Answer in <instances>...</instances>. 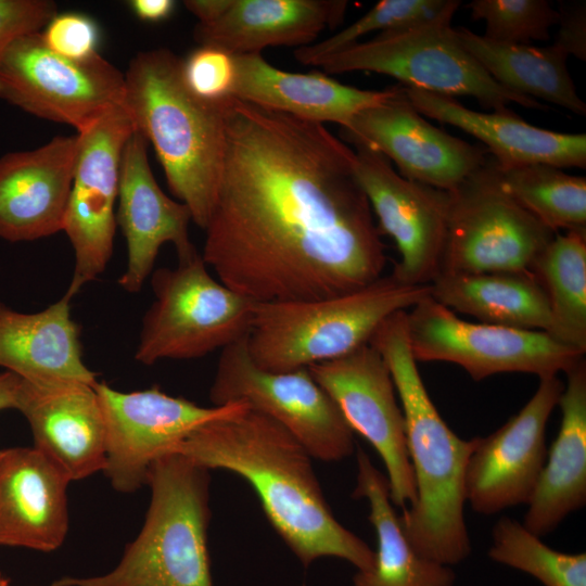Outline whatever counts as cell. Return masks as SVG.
I'll return each instance as SVG.
<instances>
[{
    "mask_svg": "<svg viewBox=\"0 0 586 586\" xmlns=\"http://www.w3.org/2000/svg\"><path fill=\"white\" fill-rule=\"evenodd\" d=\"M204 231L205 264L255 303L351 293L386 264L354 149L323 124L233 97Z\"/></svg>",
    "mask_w": 586,
    "mask_h": 586,
    "instance_id": "1",
    "label": "cell"
},
{
    "mask_svg": "<svg viewBox=\"0 0 586 586\" xmlns=\"http://www.w3.org/2000/svg\"><path fill=\"white\" fill-rule=\"evenodd\" d=\"M173 453L211 470L233 472L255 491L267 520L305 568L323 557L357 571L374 550L333 515L313 469V457L282 425L245 408L195 429Z\"/></svg>",
    "mask_w": 586,
    "mask_h": 586,
    "instance_id": "2",
    "label": "cell"
},
{
    "mask_svg": "<svg viewBox=\"0 0 586 586\" xmlns=\"http://www.w3.org/2000/svg\"><path fill=\"white\" fill-rule=\"evenodd\" d=\"M406 317L407 310L390 316L369 342L391 372L405 420L416 499L400 522L420 555L450 566L471 553L464 474L476 437H459L437 411L412 356Z\"/></svg>",
    "mask_w": 586,
    "mask_h": 586,
    "instance_id": "3",
    "label": "cell"
},
{
    "mask_svg": "<svg viewBox=\"0 0 586 586\" xmlns=\"http://www.w3.org/2000/svg\"><path fill=\"white\" fill-rule=\"evenodd\" d=\"M122 105L152 143L166 181L192 221L205 229L214 208L231 99L196 98L182 77V59L166 48L138 53L124 74Z\"/></svg>",
    "mask_w": 586,
    "mask_h": 586,
    "instance_id": "4",
    "label": "cell"
},
{
    "mask_svg": "<svg viewBox=\"0 0 586 586\" xmlns=\"http://www.w3.org/2000/svg\"><path fill=\"white\" fill-rule=\"evenodd\" d=\"M209 470L178 453L158 458L144 523L109 572L51 586H214L207 548Z\"/></svg>",
    "mask_w": 586,
    "mask_h": 586,
    "instance_id": "5",
    "label": "cell"
},
{
    "mask_svg": "<svg viewBox=\"0 0 586 586\" xmlns=\"http://www.w3.org/2000/svg\"><path fill=\"white\" fill-rule=\"evenodd\" d=\"M430 296V284H408L387 275L329 298L256 303L247 351L258 368L270 372L333 360L369 344L390 316Z\"/></svg>",
    "mask_w": 586,
    "mask_h": 586,
    "instance_id": "6",
    "label": "cell"
},
{
    "mask_svg": "<svg viewBox=\"0 0 586 586\" xmlns=\"http://www.w3.org/2000/svg\"><path fill=\"white\" fill-rule=\"evenodd\" d=\"M461 2L429 21L378 34L318 62L327 74L356 71L387 75L402 86L448 97H472L494 112L508 111L510 103L544 110L537 100L512 92L493 79L460 42L453 17Z\"/></svg>",
    "mask_w": 586,
    "mask_h": 586,
    "instance_id": "7",
    "label": "cell"
},
{
    "mask_svg": "<svg viewBox=\"0 0 586 586\" xmlns=\"http://www.w3.org/2000/svg\"><path fill=\"white\" fill-rule=\"evenodd\" d=\"M154 302L142 319L135 359H194L245 337L255 302L213 278L199 251L151 273Z\"/></svg>",
    "mask_w": 586,
    "mask_h": 586,
    "instance_id": "8",
    "label": "cell"
},
{
    "mask_svg": "<svg viewBox=\"0 0 586 586\" xmlns=\"http://www.w3.org/2000/svg\"><path fill=\"white\" fill-rule=\"evenodd\" d=\"M448 194L440 273L531 272L556 235L504 189L491 155Z\"/></svg>",
    "mask_w": 586,
    "mask_h": 586,
    "instance_id": "9",
    "label": "cell"
},
{
    "mask_svg": "<svg viewBox=\"0 0 586 586\" xmlns=\"http://www.w3.org/2000/svg\"><path fill=\"white\" fill-rule=\"evenodd\" d=\"M247 336V335H246ZM246 336L221 349L209 390L213 406L241 402L271 418L322 461L354 453V432L307 368L270 372L252 360Z\"/></svg>",
    "mask_w": 586,
    "mask_h": 586,
    "instance_id": "10",
    "label": "cell"
},
{
    "mask_svg": "<svg viewBox=\"0 0 586 586\" xmlns=\"http://www.w3.org/2000/svg\"><path fill=\"white\" fill-rule=\"evenodd\" d=\"M406 327L416 361L455 364L474 381L508 372L557 375L585 358L544 331L462 320L431 296L407 310Z\"/></svg>",
    "mask_w": 586,
    "mask_h": 586,
    "instance_id": "11",
    "label": "cell"
},
{
    "mask_svg": "<svg viewBox=\"0 0 586 586\" xmlns=\"http://www.w3.org/2000/svg\"><path fill=\"white\" fill-rule=\"evenodd\" d=\"M125 76L100 54L72 61L53 53L41 31L0 50V99L39 118L86 129L120 105Z\"/></svg>",
    "mask_w": 586,
    "mask_h": 586,
    "instance_id": "12",
    "label": "cell"
},
{
    "mask_svg": "<svg viewBox=\"0 0 586 586\" xmlns=\"http://www.w3.org/2000/svg\"><path fill=\"white\" fill-rule=\"evenodd\" d=\"M94 390L105 424L103 473L123 494L146 485L152 464L195 429L249 408L241 402L203 407L157 386L125 393L98 381Z\"/></svg>",
    "mask_w": 586,
    "mask_h": 586,
    "instance_id": "13",
    "label": "cell"
},
{
    "mask_svg": "<svg viewBox=\"0 0 586 586\" xmlns=\"http://www.w3.org/2000/svg\"><path fill=\"white\" fill-rule=\"evenodd\" d=\"M133 130L120 104L76 135V160L63 227L75 256L64 294L71 300L104 271L112 257L120 160Z\"/></svg>",
    "mask_w": 586,
    "mask_h": 586,
    "instance_id": "14",
    "label": "cell"
},
{
    "mask_svg": "<svg viewBox=\"0 0 586 586\" xmlns=\"http://www.w3.org/2000/svg\"><path fill=\"white\" fill-rule=\"evenodd\" d=\"M307 369L334 400L352 431L366 438L383 460L393 505H411L416 484L404 415L391 372L379 352L366 344Z\"/></svg>",
    "mask_w": 586,
    "mask_h": 586,
    "instance_id": "15",
    "label": "cell"
},
{
    "mask_svg": "<svg viewBox=\"0 0 586 586\" xmlns=\"http://www.w3.org/2000/svg\"><path fill=\"white\" fill-rule=\"evenodd\" d=\"M356 176L380 234L400 255L391 275L408 284H431L440 275L446 242L449 194L402 177L380 152L354 144Z\"/></svg>",
    "mask_w": 586,
    "mask_h": 586,
    "instance_id": "16",
    "label": "cell"
},
{
    "mask_svg": "<svg viewBox=\"0 0 586 586\" xmlns=\"http://www.w3.org/2000/svg\"><path fill=\"white\" fill-rule=\"evenodd\" d=\"M558 375L539 379L523 408L485 437H477L464 474L466 502L491 515L527 505L547 458L546 428L563 391Z\"/></svg>",
    "mask_w": 586,
    "mask_h": 586,
    "instance_id": "17",
    "label": "cell"
},
{
    "mask_svg": "<svg viewBox=\"0 0 586 586\" xmlns=\"http://www.w3.org/2000/svg\"><path fill=\"white\" fill-rule=\"evenodd\" d=\"M347 144H365L393 162L399 175L451 191L481 167L489 153L429 123L411 104L403 86L385 101L359 112L341 128Z\"/></svg>",
    "mask_w": 586,
    "mask_h": 586,
    "instance_id": "18",
    "label": "cell"
},
{
    "mask_svg": "<svg viewBox=\"0 0 586 586\" xmlns=\"http://www.w3.org/2000/svg\"><path fill=\"white\" fill-rule=\"evenodd\" d=\"M148 144L135 129L120 160L116 221L127 244V266L118 284L128 293L141 290L163 244L173 243L178 258L198 251L189 235L191 212L157 184L149 164Z\"/></svg>",
    "mask_w": 586,
    "mask_h": 586,
    "instance_id": "19",
    "label": "cell"
},
{
    "mask_svg": "<svg viewBox=\"0 0 586 586\" xmlns=\"http://www.w3.org/2000/svg\"><path fill=\"white\" fill-rule=\"evenodd\" d=\"M94 385L21 379L16 393L15 409L28 422L33 447L71 482L105 466V424Z\"/></svg>",
    "mask_w": 586,
    "mask_h": 586,
    "instance_id": "20",
    "label": "cell"
},
{
    "mask_svg": "<svg viewBox=\"0 0 586 586\" xmlns=\"http://www.w3.org/2000/svg\"><path fill=\"white\" fill-rule=\"evenodd\" d=\"M77 136L0 157V239L23 242L63 231Z\"/></svg>",
    "mask_w": 586,
    "mask_h": 586,
    "instance_id": "21",
    "label": "cell"
},
{
    "mask_svg": "<svg viewBox=\"0 0 586 586\" xmlns=\"http://www.w3.org/2000/svg\"><path fill=\"white\" fill-rule=\"evenodd\" d=\"M69 479L34 447L0 449V545L41 552L68 532Z\"/></svg>",
    "mask_w": 586,
    "mask_h": 586,
    "instance_id": "22",
    "label": "cell"
},
{
    "mask_svg": "<svg viewBox=\"0 0 586 586\" xmlns=\"http://www.w3.org/2000/svg\"><path fill=\"white\" fill-rule=\"evenodd\" d=\"M423 116L457 127L480 140L499 167L546 164L586 167V135L562 133L531 125L510 110L483 113L453 97L403 86Z\"/></svg>",
    "mask_w": 586,
    "mask_h": 586,
    "instance_id": "23",
    "label": "cell"
},
{
    "mask_svg": "<svg viewBox=\"0 0 586 586\" xmlns=\"http://www.w3.org/2000/svg\"><path fill=\"white\" fill-rule=\"evenodd\" d=\"M232 97L271 111L346 127L361 111L388 99L395 86L365 90L344 85L321 72L292 73L267 62L262 53L233 55Z\"/></svg>",
    "mask_w": 586,
    "mask_h": 586,
    "instance_id": "24",
    "label": "cell"
},
{
    "mask_svg": "<svg viewBox=\"0 0 586 586\" xmlns=\"http://www.w3.org/2000/svg\"><path fill=\"white\" fill-rule=\"evenodd\" d=\"M347 7L344 0H233L218 20L198 23L194 39L231 55L259 54L268 47L297 49L339 26Z\"/></svg>",
    "mask_w": 586,
    "mask_h": 586,
    "instance_id": "25",
    "label": "cell"
},
{
    "mask_svg": "<svg viewBox=\"0 0 586 586\" xmlns=\"http://www.w3.org/2000/svg\"><path fill=\"white\" fill-rule=\"evenodd\" d=\"M65 295L41 311L25 314L0 302V368L33 382L78 381L97 374L82 357L80 328Z\"/></svg>",
    "mask_w": 586,
    "mask_h": 586,
    "instance_id": "26",
    "label": "cell"
},
{
    "mask_svg": "<svg viewBox=\"0 0 586 586\" xmlns=\"http://www.w3.org/2000/svg\"><path fill=\"white\" fill-rule=\"evenodd\" d=\"M558 405L561 423L547 453L523 525L542 537L586 504V362L566 373Z\"/></svg>",
    "mask_w": 586,
    "mask_h": 586,
    "instance_id": "27",
    "label": "cell"
},
{
    "mask_svg": "<svg viewBox=\"0 0 586 586\" xmlns=\"http://www.w3.org/2000/svg\"><path fill=\"white\" fill-rule=\"evenodd\" d=\"M353 497L369 505V521L377 536L372 565L357 571L352 586H454L449 565L420 555L408 540L390 498L388 482L360 448Z\"/></svg>",
    "mask_w": 586,
    "mask_h": 586,
    "instance_id": "28",
    "label": "cell"
},
{
    "mask_svg": "<svg viewBox=\"0 0 586 586\" xmlns=\"http://www.w3.org/2000/svg\"><path fill=\"white\" fill-rule=\"evenodd\" d=\"M431 297L450 310L483 323L548 332L550 310L532 272L440 273Z\"/></svg>",
    "mask_w": 586,
    "mask_h": 586,
    "instance_id": "29",
    "label": "cell"
},
{
    "mask_svg": "<svg viewBox=\"0 0 586 586\" xmlns=\"http://www.w3.org/2000/svg\"><path fill=\"white\" fill-rule=\"evenodd\" d=\"M456 33L467 51L500 86L585 116L586 105L568 69L569 54L553 42L545 47L509 44L488 40L464 27L456 28Z\"/></svg>",
    "mask_w": 586,
    "mask_h": 586,
    "instance_id": "30",
    "label": "cell"
},
{
    "mask_svg": "<svg viewBox=\"0 0 586 586\" xmlns=\"http://www.w3.org/2000/svg\"><path fill=\"white\" fill-rule=\"evenodd\" d=\"M550 310L548 334L586 353V230L556 233L533 264Z\"/></svg>",
    "mask_w": 586,
    "mask_h": 586,
    "instance_id": "31",
    "label": "cell"
},
{
    "mask_svg": "<svg viewBox=\"0 0 586 586\" xmlns=\"http://www.w3.org/2000/svg\"><path fill=\"white\" fill-rule=\"evenodd\" d=\"M498 173L504 189L553 232L586 230L585 177L546 164L498 166Z\"/></svg>",
    "mask_w": 586,
    "mask_h": 586,
    "instance_id": "32",
    "label": "cell"
},
{
    "mask_svg": "<svg viewBox=\"0 0 586 586\" xmlns=\"http://www.w3.org/2000/svg\"><path fill=\"white\" fill-rule=\"evenodd\" d=\"M488 557L533 576L544 586H586L585 552L555 550L522 523L506 515L493 526Z\"/></svg>",
    "mask_w": 586,
    "mask_h": 586,
    "instance_id": "33",
    "label": "cell"
},
{
    "mask_svg": "<svg viewBox=\"0 0 586 586\" xmlns=\"http://www.w3.org/2000/svg\"><path fill=\"white\" fill-rule=\"evenodd\" d=\"M454 0H382L360 18L331 37L294 50V58L305 65L346 49L373 31L384 33L409 27L436 17Z\"/></svg>",
    "mask_w": 586,
    "mask_h": 586,
    "instance_id": "34",
    "label": "cell"
},
{
    "mask_svg": "<svg viewBox=\"0 0 586 586\" xmlns=\"http://www.w3.org/2000/svg\"><path fill=\"white\" fill-rule=\"evenodd\" d=\"M471 17L485 24L484 37L509 44L548 41L560 20L547 0H473L467 4Z\"/></svg>",
    "mask_w": 586,
    "mask_h": 586,
    "instance_id": "35",
    "label": "cell"
},
{
    "mask_svg": "<svg viewBox=\"0 0 586 586\" xmlns=\"http://www.w3.org/2000/svg\"><path fill=\"white\" fill-rule=\"evenodd\" d=\"M182 77L199 99L219 103L232 97L235 80L233 55L212 46H200L182 60Z\"/></svg>",
    "mask_w": 586,
    "mask_h": 586,
    "instance_id": "36",
    "label": "cell"
},
{
    "mask_svg": "<svg viewBox=\"0 0 586 586\" xmlns=\"http://www.w3.org/2000/svg\"><path fill=\"white\" fill-rule=\"evenodd\" d=\"M41 37L53 53L72 61H88L99 54L98 25L84 13H56L41 31Z\"/></svg>",
    "mask_w": 586,
    "mask_h": 586,
    "instance_id": "37",
    "label": "cell"
},
{
    "mask_svg": "<svg viewBox=\"0 0 586 586\" xmlns=\"http://www.w3.org/2000/svg\"><path fill=\"white\" fill-rule=\"evenodd\" d=\"M56 10L50 0H0V50L18 37L41 31Z\"/></svg>",
    "mask_w": 586,
    "mask_h": 586,
    "instance_id": "38",
    "label": "cell"
},
{
    "mask_svg": "<svg viewBox=\"0 0 586 586\" xmlns=\"http://www.w3.org/2000/svg\"><path fill=\"white\" fill-rule=\"evenodd\" d=\"M559 30L553 41L569 56L586 60V11L585 3L562 7L559 11Z\"/></svg>",
    "mask_w": 586,
    "mask_h": 586,
    "instance_id": "39",
    "label": "cell"
},
{
    "mask_svg": "<svg viewBox=\"0 0 586 586\" xmlns=\"http://www.w3.org/2000/svg\"><path fill=\"white\" fill-rule=\"evenodd\" d=\"M176 2L173 0H132L130 7L133 13L145 22H161L174 12Z\"/></svg>",
    "mask_w": 586,
    "mask_h": 586,
    "instance_id": "40",
    "label": "cell"
},
{
    "mask_svg": "<svg viewBox=\"0 0 586 586\" xmlns=\"http://www.w3.org/2000/svg\"><path fill=\"white\" fill-rule=\"evenodd\" d=\"M233 0H187L186 9L198 20L199 24H209L218 20L232 4Z\"/></svg>",
    "mask_w": 586,
    "mask_h": 586,
    "instance_id": "41",
    "label": "cell"
},
{
    "mask_svg": "<svg viewBox=\"0 0 586 586\" xmlns=\"http://www.w3.org/2000/svg\"><path fill=\"white\" fill-rule=\"evenodd\" d=\"M21 378L9 371H0V411L15 409L16 393Z\"/></svg>",
    "mask_w": 586,
    "mask_h": 586,
    "instance_id": "42",
    "label": "cell"
},
{
    "mask_svg": "<svg viewBox=\"0 0 586 586\" xmlns=\"http://www.w3.org/2000/svg\"><path fill=\"white\" fill-rule=\"evenodd\" d=\"M0 586H12L10 578L3 575L1 572H0Z\"/></svg>",
    "mask_w": 586,
    "mask_h": 586,
    "instance_id": "43",
    "label": "cell"
},
{
    "mask_svg": "<svg viewBox=\"0 0 586 586\" xmlns=\"http://www.w3.org/2000/svg\"><path fill=\"white\" fill-rule=\"evenodd\" d=\"M303 586V585H302Z\"/></svg>",
    "mask_w": 586,
    "mask_h": 586,
    "instance_id": "44",
    "label": "cell"
}]
</instances>
